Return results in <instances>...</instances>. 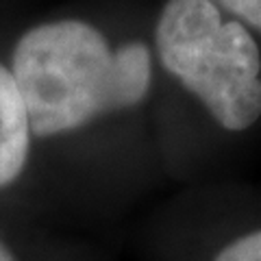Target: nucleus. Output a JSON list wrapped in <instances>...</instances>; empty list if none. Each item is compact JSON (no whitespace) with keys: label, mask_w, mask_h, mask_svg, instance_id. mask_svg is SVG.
Wrapping results in <instances>:
<instances>
[{"label":"nucleus","mask_w":261,"mask_h":261,"mask_svg":"<svg viewBox=\"0 0 261 261\" xmlns=\"http://www.w3.org/2000/svg\"><path fill=\"white\" fill-rule=\"evenodd\" d=\"M9 70L31 135L53 137L140 105L150 87L152 57L142 42L111 48L92 24L55 20L18 39Z\"/></svg>","instance_id":"obj_1"},{"label":"nucleus","mask_w":261,"mask_h":261,"mask_svg":"<svg viewBox=\"0 0 261 261\" xmlns=\"http://www.w3.org/2000/svg\"><path fill=\"white\" fill-rule=\"evenodd\" d=\"M159 61L220 126L244 130L261 116V55L242 22L211 0H168L154 29Z\"/></svg>","instance_id":"obj_2"},{"label":"nucleus","mask_w":261,"mask_h":261,"mask_svg":"<svg viewBox=\"0 0 261 261\" xmlns=\"http://www.w3.org/2000/svg\"><path fill=\"white\" fill-rule=\"evenodd\" d=\"M31 148L27 107L7 65L0 63V187L22 174Z\"/></svg>","instance_id":"obj_3"},{"label":"nucleus","mask_w":261,"mask_h":261,"mask_svg":"<svg viewBox=\"0 0 261 261\" xmlns=\"http://www.w3.org/2000/svg\"><path fill=\"white\" fill-rule=\"evenodd\" d=\"M216 261H261V231L231 242L216 257Z\"/></svg>","instance_id":"obj_4"},{"label":"nucleus","mask_w":261,"mask_h":261,"mask_svg":"<svg viewBox=\"0 0 261 261\" xmlns=\"http://www.w3.org/2000/svg\"><path fill=\"white\" fill-rule=\"evenodd\" d=\"M216 7L231 11L246 24L261 31V0H211Z\"/></svg>","instance_id":"obj_5"},{"label":"nucleus","mask_w":261,"mask_h":261,"mask_svg":"<svg viewBox=\"0 0 261 261\" xmlns=\"http://www.w3.org/2000/svg\"><path fill=\"white\" fill-rule=\"evenodd\" d=\"M0 261H15L13 255H11V250L7 248L3 242H0Z\"/></svg>","instance_id":"obj_6"}]
</instances>
